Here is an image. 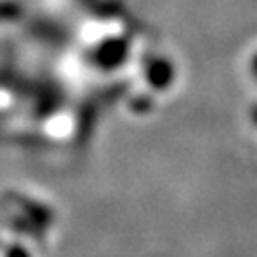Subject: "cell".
Masks as SVG:
<instances>
[{
  "instance_id": "obj_1",
  "label": "cell",
  "mask_w": 257,
  "mask_h": 257,
  "mask_svg": "<svg viewBox=\"0 0 257 257\" xmlns=\"http://www.w3.org/2000/svg\"><path fill=\"white\" fill-rule=\"evenodd\" d=\"M147 76L155 88H168V84L174 78V69L166 59H155L149 65Z\"/></svg>"
},
{
  "instance_id": "obj_2",
  "label": "cell",
  "mask_w": 257,
  "mask_h": 257,
  "mask_svg": "<svg viewBox=\"0 0 257 257\" xmlns=\"http://www.w3.org/2000/svg\"><path fill=\"white\" fill-rule=\"evenodd\" d=\"M253 71H255V74H257V55H255V59H253Z\"/></svg>"
}]
</instances>
